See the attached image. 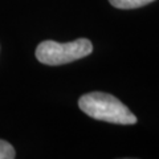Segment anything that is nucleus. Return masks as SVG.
<instances>
[{
  "label": "nucleus",
  "instance_id": "1",
  "mask_svg": "<svg viewBox=\"0 0 159 159\" xmlns=\"http://www.w3.org/2000/svg\"><path fill=\"white\" fill-rule=\"evenodd\" d=\"M80 109L97 121H103L117 125H134L137 117L130 111L125 103L109 93L93 92L80 97Z\"/></svg>",
  "mask_w": 159,
  "mask_h": 159
},
{
  "label": "nucleus",
  "instance_id": "4",
  "mask_svg": "<svg viewBox=\"0 0 159 159\" xmlns=\"http://www.w3.org/2000/svg\"><path fill=\"white\" fill-rule=\"evenodd\" d=\"M16 157L15 148L11 143L0 139V159H13Z\"/></svg>",
  "mask_w": 159,
  "mask_h": 159
},
{
  "label": "nucleus",
  "instance_id": "3",
  "mask_svg": "<svg viewBox=\"0 0 159 159\" xmlns=\"http://www.w3.org/2000/svg\"><path fill=\"white\" fill-rule=\"evenodd\" d=\"M113 7L119 9H134L139 7H145L155 0H109Z\"/></svg>",
  "mask_w": 159,
  "mask_h": 159
},
{
  "label": "nucleus",
  "instance_id": "2",
  "mask_svg": "<svg viewBox=\"0 0 159 159\" xmlns=\"http://www.w3.org/2000/svg\"><path fill=\"white\" fill-rule=\"evenodd\" d=\"M93 52V44L88 39H77L70 43L45 40L36 48V58L44 65L58 66L77 61Z\"/></svg>",
  "mask_w": 159,
  "mask_h": 159
}]
</instances>
